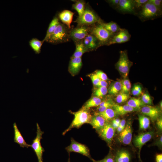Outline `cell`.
Segmentation results:
<instances>
[{
  "label": "cell",
  "instance_id": "cell-25",
  "mask_svg": "<svg viewBox=\"0 0 162 162\" xmlns=\"http://www.w3.org/2000/svg\"><path fill=\"white\" fill-rule=\"evenodd\" d=\"M100 24L106 29L114 34L118 32L122 29L116 22L112 21L108 23L102 22Z\"/></svg>",
  "mask_w": 162,
  "mask_h": 162
},
{
  "label": "cell",
  "instance_id": "cell-4",
  "mask_svg": "<svg viewBox=\"0 0 162 162\" xmlns=\"http://www.w3.org/2000/svg\"><path fill=\"white\" fill-rule=\"evenodd\" d=\"M98 40L101 46L108 45L114 35L106 29L100 23H97L91 26L90 33Z\"/></svg>",
  "mask_w": 162,
  "mask_h": 162
},
{
  "label": "cell",
  "instance_id": "cell-36",
  "mask_svg": "<svg viewBox=\"0 0 162 162\" xmlns=\"http://www.w3.org/2000/svg\"><path fill=\"white\" fill-rule=\"evenodd\" d=\"M118 33L120 35L123 43L126 42L129 40L130 35L127 30L122 29Z\"/></svg>",
  "mask_w": 162,
  "mask_h": 162
},
{
  "label": "cell",
  "instance_id": "cell-44",
  "mask_svg": "<svg viewBox=\"0 0 162 162\" xmlns=\"http://www.w3.org/2000/svg\"><path fill=\"white\" fill-rule=\"evenodd\" d=\"M157 8L160 12L161 13L162 8V1L161 0H149Z\"/></svg>",
  "mask_w": 162,
  "mask_h": 162
},
{
  "label": "cell",
  "instance_id": "cell-45",
  "mask_svg": "<svg viewBox=\"0 0 162 162\" xmlns=\"http://www.w3.org/2000/svg\"><path fill=\"white\" fill-rule=\"evenodd\" d=\"M156 124L158 129L160 131L162 130V118L160 116L156 120Z\"/></svg>",
  "mask_w": 162,
  "mask_h": 162
},
{
  "label": "cell",
  "instance_id": "cell-48",
  "mask_svg": "<svg viewBox=\"0 0 162 162\" xmlns=\"http://www.w3.org/2000/svg\"><path fill=\"white\" fill-rule=\"evenodd\" d=\"M119 0H110L107 1L112 6H118Z\"/></svg>",
  "mask_w": 162,
  "mask_h": 162
},
{
  "label": "cell",
  "instance_id": "cell-26",
  "mask_svg": "<svg viewBox=\"0 0 162 162\" xmlns=\"http://www.w3.org/2000/svg\"><path fill=\"white\" fill-rule=\"evenodd\" d=\"M86 3L84 0L76 1L72 5V9L75 10L78 13V17H80L83 14L85 10Z\"/></svg>",
  "mask_w": 162,
  "mask_h": 162
},
{
  "label": "cell",
  "instance_id": "cell-49",
  "mask_svg": "<svg viewBox=\"0 0 162 162\" xmlns=\"http://www.w3.org/2000/svg\"><path fill=\"white\" fill-rule=\"evenodd\" d=\"M156 162H162V154H157L156 155Z\"/></svg>",
  "mask_w": 162,
  "mask_h": 162
},
{
  "label": "cell",
  "instance_id": "cell-34",
  "mask_svg": "<svg viewBox=\"0 0 162 162\" xmlns=\"http://www.w3.org/2000/svg\"><path fill=\"white\" fill-rule=\"evenodd\" d=\"M129 97V94L121 92L117 95L115 100L117 103L122 104L126 101Z\"/></svg>",
  "mask_w": 162,
  "mask_h": 162
},
{
  "label": "cell",
  "instance_id": "cell-52",
  "mask_svg": "<svg viewBox=\"0 0 162 162\" xmlns=\"http://www.w3.org/2000/svg\"><path fill=\"white\" fill-rule=\"evenodd\" d=\"M124 129L120 127V126H119L116 130L117 133H120Z\"/></svg>",
  "mask_w": 162,
  "mask_h": 162
},
{
  "label": "cell",
  "instance_id": "cell-29",
  "mask_svg": "<svg viewBox=\"0 0 162 162\" xmlns=\"http://www.w3.org/2000/svg\"><path fill=\"white\" fill-rule=\"evenodd\" d=\"M75 43L76 45V49L71 57H81L84 53L87 52L82 40Z\"/></svg>",
  "mask_w": 162,
  "mask_h": 162
},
{
  "label": "cell",
  "instance_id": "cell-7",
  "mask_svg": "<svg viewBox=\"0 0 162 162\" xmlns=\"http://www.w3.org/2000/svg\"><path fill=\"white\" fill-rule=\"evenodd\" d=\"M90 26H77L70 29V39L75 43L82 40L90 33Z\"/></svg>",
  "mask_w": 162,
  "mask_h": 162
},
{
  "label": "cell",
  "instance_id": "cell-53",
  "mask_svg": "<svg viewBox=\"0 0 162 162\" xmlns=\"http://www.w3.org/2000/svg\"><path fill=\"white\" fill-rule=\"evenodd\" d=\"M160 109L162 110V101L160 102Z\"/></svg>",
  "mask_w": 162,
  "mask_h": 162
},
{
  "label": "cell",
  "instance_id": "cell-11",
  "mask_svg": "<svg viewBox=\"0 0 162 162\" xmlns=\"http://www.w3.org/2000/svg\"><path fill=\"white\" fill-rule=\"evenodd\" d=\"M115 131L111 123L106 122L104 126L97 132L101 139L111 148Z\"/></svg>",
  "mask_w": 162,
  "mask_h": 162
},
{
  "label": "cell",
  "instance_id": "cell-16",
  "mask_svg": "<svg viewBox=\"0 0 162 162\" xmlns=\"http://www.w3.org/2000/svg\"><path fill=\"white\" fill-rule=\"evenodd\" d=\"M74 13L68 10H64L59 13L58 17L62 23L71 29V24L72 22Z\"/></svg>",
  "mask_w": 162,
  "mask_h": 162
},
{
  "label": "cell",
  "instance_id": "cell-50",
  "mask_svg": "<svg viewBox=\"0 0 162 162\" xmlns=\"http://www.w3.org/2000/svg\"><path fill=\"white\" fill-rule=\"evenodd\" d=\"M126 124V122L124 119H122L121 120L119 126L123 128H124Z\"/></svg>",
  "mask_w": 162,
  "mask_h": 162
},
{
  "label": "cell",
  "instance_id": "cell-30",
  "mask_svg": "<svg viewBox=\"0 0 162 162\" xmlns=\"http://www.w3.org/2000/svg\"><path fill=\"white\" fill-rule=\"evenodd\" d=\"M102 100L100 98L94 96L88 100L83 106L82 108L89 109L91 108L94 107H98Z\"/></svg>",
  "mask_w": 162,
  "mask_h": 162
},
{
  "label": "cell",
  "instance_id": "cell-28",
  "mask_svg": "<svg viewBox=\"0 0 162 162\" xmlns=\"http://www.w3.org/2000/svg\"><path fill=\"white\" fill-rule=\"evenodd\" d=\"M126 105L138 110L146 105L141 99L134 97L130 98L128 101Z\"/></svg>",
  "mask_w": 162,
  "mask_h": 162
},
{
  "label": "cell",
  "instance_id": "cell-37",
  "mask_svg": "<svg viewBox=\"0 0 162 162\" xmlns=\"http://www.w3.org/2000/svg\"><path fill=\"white\" fill-rule=\"evenodd\" d=\"M93 162H115L114 154L110 151L108 154L103 159L96 160L93 159L92 160Z\"/></svg>",
  "mask_w": 162,
  "mask_h": 162
},
{
  "label": "cell",
  "instance_id": "cell-15",
  "mask_svg": "<svg viewBox=\"0 0 162 162\" xmlns=\"http://www.w3.org/2000/svg\"><path fill=\"white\" fill-rule=\"evenodd\" d=\"M117 8L123 13H135V7L134 0H119Z\"/></svg>",
  "mask_w": 162,
  "mask_h": 162
},
{
  "label": "cell",
  "instance_id": "cell-27",
  "mask_svg": "<svg viewBox=\"0 0 162 162\" xmlns=\"http://www.w3.org/2000/svg\"><path fill=\"white\" fill-rule=\"evenodd\" d=\"M138 116L140 129L145 130L149 128L150 123V118L143 115H139Z\"/></svg>",
  "mask_w": 162,
  "mask_h": 162
},
{
  "label": "cell",
  "instance_id": "cell-22",
  "mask_svg": "<svg viewBox=\"0 0 162 162\" xmlns=\"http://www.w3.org/2000/svg\"><path fill=\"white\" fill-rule=\"evenodd\" d=\"M59 22L58 16H55L53 18L49 25L46 35L43 40L44 42L48 41Z\"/></svg>",
  "mask_w": 162,
  "mask_h": 162
},
{
  "label": "cell",
  "instance_id": "cell-51",
  "mask_svg": "<svg viewBox=\"0 0 162 162\" xmlns=\"http://www.w3.org/2000/svg\"><path fill=\"white\" fill-rule=\"evenodd\" d=\"M121 120L118 118H114L113 119L112 122L115 123H116L118 125H119Z\"/></svg>",
  "mask_w": 162,
  "mask_h": 162
},
{
  "label": "cell",
  "instance_id": "cell-35",
  "mask_svg": "<svg viewBox=\"0 0 162 162\" xmlns=\"http://www.w3.org/2000/svg\"><path fill=\"white\" fill-rule=\"evenodd\" d=\"M108 91V89L106 87H99L95 90L94 94L95 96L100 98L105 95Z\"/></svg>",
  "mask_w": 162,
  "mask_h": 162
},
{
  "label": "cell",
  "instance_id": "cell-2",
  "mask_svg": "<svg viewBox=\"0 0 162 162\" xmlns=\"http://www.w3.org/2000/svg\"><path fill=\"white\" fill-rule=\"evenodd\" d=\"M74 22L77 23V26H90L97 23L103 22L88 3L86 4L83 14L80 17H77Z\"/></svg>",
  "mask_w": 162,
  "mask_h": 162
},
{
  "label": "cell",
  "instance_id": "cell-42",
  "mask_svg": "<svg viewBox=\"0 0 162 162\" xmlns=\"http://www.w3.org/2000/svg\"><path fill=\"white\" fill-rule=\"evenodd\" d=\"M89 76L93 84L97 86L100 80L98 77L95 74H90Z\"/></svg>",
  "mask_w": 162,
  "mask_h": 162
},
{
  "label": "cell",
  "instance_id": "cell-3",
  "mask_svg": "<svg viewBox=\"0 0 162 162\" xmlns=\"http://www.w3.org/2000/svg\"><path fill=\"white\" fill-rule=\"evenodd\" d=\"M70 29L60 22L47 42L53 44H57L69 41L70 39Z\"/></svg>",
  "mask_w": 162,
  "mask_h": 162
},
{
  "label": "cell",
  "instance_id": "cell-14",
  "mask_svg": "<svg viewBox=\"0 0 162 162\" xmlns=\"http://www.w3.org/2000/svg\"><path fill=\"white\" fill-rule=\"evenodd\" d=\"M82 41L87 52L95 50L101 46L97 39L90 33Z\"/></svg>",
  "mask_w": 162,
  "mask_h": 162
},
{
  "label": "cell",
  "instance_id": "cell-23",
  "mask_svg": "<svg viewBox=\"0 0 162 162\" xmlns=\"http://www.w3.org/2000/svg\"><path fill=\"white\" fill-rule=\"evenodd\" d=\"M94 114L99 115L102 117L106 122H109L114 118L117 115L112 108L107 109L104 111L101 112H96Z\"/></svg>",
  "mask_w": 162,
  "mask_h": 162
},
{
  "label": "cell",
  "instance_id": "cell-43",
  "mask_svg": "<svg viewBox=\"0 0 162 162\" xmlns=\"http://www.w3.org/2000/svg\"><path fill=\"white\" fill-rule=\"evenodd\" d=\"M147 0H134L135 8H139L148 2Z\"/></svg>",
  "mask_w": 162,
  "mask_h": 162
},
{
  "label": "cell",
  "instance_id": "cell-46",
  "mask_svg": "<svg viewBox=\"0 0 162 162\" xmlns=\"http://www.w3.org/2000/svg\"><path fill=\"white\" fill-rule=\"evenodd\" d=\"M154 145L157 146L161 148L162 145V136H160V137L155 141L153 144Z\"/></svg>",
  "mask_w": 162,
  "mask_h": 162
},
{
  "label": "cell",
  "instance_id": "cell-1",
  "mask_svg": "<svg viewBox=\"0 0 162 162\" xmlns=\"http://www.w3.org/2000/svg\"><path fill=\"white\" fill-rule=\"evenodd\" d=\"M89 110L82 108L76 112L71 111L70 112L74 115V118L69 127L63 132L62 135H64L73 128H79L85 124H90L92 116Z\"/></svg>",
  "mask_w": 162,
  "mask_h": 162
},
{
  "label": "cell",
  "instance_id": "cell-20",
  "mask_svg": "<svg viewBox=\"0 0 162 162\" xmlns=\"http://www.w3.org/2000/svg\"><path fill=\"white\" fill-rule=\"evenodd\" d=\"M105 120L100 116L94 114L92 116L90 124L97 132L102 129L106 123Z\"/></svg>",
  "mask_w": 162,
  "mask_h": 162
},
{
  "label": "cell",
  "instance_id": "cell-33",
  "mask_svg": "<svg viewBox=\"0 0 162 162\" xmlns=\"http://www.w3.org/2000/svg\"><path fill=\"white\" fill-rule=\"evenodd\" d=\"M122 83V89L121 92L129 94L131 88V84L130 80L126 78L121 81Z\"/></svg>",
  "mask_w": 162,
  "mask_h": 162
},
{
  "label": "cell",
  "instance_id": "cell-41",
  "mask_svg": "<svg viewBox=\"0 0 162 162\" xmlns=\"http://www.w3.org/2000/svg\"><path fill=\"white\" fill-rule=\"evenodd\" d=\"M95 74L100 80L106 81L108 80V77L101 70H96L95 71Z\"/></svg>",
  "mask_w": 162,
  "mask_h": 162
},
{
  "label": "cell",
  "instance_id": "cell-10",
  "mask_svg": "<svg viewBox=\"0 0 162 162\" xmlns=\"http://www.w3.org/2000/svg\"><path fill=\"white\" fill-rule=\"evenodd\" d=\"M154 132L153 131L141 133L135 136L133 140V142L135 146L138 148V156L139 160L141 162L140 153L143 146L149 141L154 136Z\"/></svg>",
  "mask_w": 162,
  "mask_h": 162
},
{
  "label": "cell",
  "instance_id": "cell-47",
  "mask_svg": "<svg viewBox=\"0 0 162 162\" xmlns=\"http://www.w3.org/2000/svg\"><path fill=\"white\" fill-rule=\"evenodd\" d=\"M108 86V83L106 81L103 80H100L97 86L98 87H107Z\"/></svg>",
  "mask_w": 162,
  "mask_h": 162
},
{
  "label": "cell",
  "instance_id": "cell-24",
  "mask_svg": "<svg viewBox=\"0 0 162 162\" xmlns=\"http://www.w3.org/2000/svg\"><path fill=\"white\" fill-rule=\"evenodd\" d=\"M43 43V40H40L36 38H32L29 42L31 47L36 53L38 54L40 52L41 48Z\"/></svg>",
  "mask_w": 162,
  "mask_h": 162
},
{
  "label": "cell",
  "instance_id": "cell-12",
  "mask_svg": "<svg viewBox=\"0 0 162 162\" xmlns=\"http://www.w3.org/2000/svg\"><path fill=\"white\" fill-rule=\"evenodd\" d=\"M132 124L131 121H128L124 129L119 133L118 140L121 143L129 145L131 144L133 132Z\"/></svg>",
  "mask_w": 162,
  "mask_h": 162
},
{
  "label": "cell",
  "instance_id": "cell-40",
  "mask_svg": "<svg viewBox=\"0 0 162 162\" xmlns=\"http://www.w3.org/2000/svg\"><path fill=\"white\" fill-rule=\"evenodd\" d=\"M123 43V42L121 38L120 35L118 33L116 35H114L112 38L107 45L115 44H120Z\"/></svg>",
  "mask_w": 162,
  "mask_h": 162
},
{
  "label": "cell",
  "instance_id": "cell-17",
  "mask_svg": "<svg viewBox=\"0 0 162 162\" xmlns=\"http://www.w3.org/2000/svg\"><path fill=\"white\" fill-rule=\"evenodd\" d=\"M114 155L115 162H131V154L126 150H118Z\"/></svg>",
  "mask_w": 162,
  "mask_h": 162
},
{
  "label": "cell",
  "instance_id": "cell-6",
  "mask_svg": "<svg viewBox=\"0 0 162 162\" xmlns=\"http://www.w3.org/2000/svg\"><path fill=\"white\" fill-rule=\"evenodd\" d=\"M36 136L33 140L31 147L32 148L37 157L38 162H43V155L45 150L41 145L40 141L42 139V136L44 132L41 130L38 123H36Z\"/></svg>",
  "mask_w": 162,
  "mask_h": 162
},
{
  "label": "cell",
  "instance_id": "cell-8",
  "mask_svg": "<svg viewBox=\"0 0 162 162\" xmlns=\"http://www.w3.org/2000/svg\"><path fill=\"white\" fill-rule=\"evenodd\" d=\"M65 149L69 154L71 152H76L87 157L91 160L93 159L88 148L85 145L76 141L73 138H71L70 144Z\"/></svg>",
  "mask_w": 162,
  "mask_h": 162
},
{
  "label": "cell",
  "instance_id": "cell-5",
  "mask_svg": "<svg viewBox=\"0 0 162 162\" xmlns=\"http://www.w3.org/2000/svg\"><path fill=\"white\" fill-rule=\"evenodd\" d=\"M132 65V62L128 58L127 51H121L119 59L116 64L115 66L124 78L127 77Z\"/></svg>",
  "mask_w": 162,
  "mask_h": 162
},
{
  "label": "cell",
  "instance_id": "cell-13",
  "mask_svg": "<svg viewBox=\"0 0 162 162\" xmlns=\"http://www.w3.org/2000/svg\"><path fill=\"white\" fill-rule=\"evenodd\" d=\"M140 111L142 115L148 117L153 122L160 116L161 109L159 107L146 105L142 107Z\"/></svg>",
  "mask_w": 162,
  "mask_h": 162
},
{
  "label": "cell",
  "instance_id": "cell-54",
  "mask_svg": "<svg viewBox=\"0 0 162 162\" xmlns=\"http://www.w3.org/2000/svg\"><path fill=\"white\" fill-rule=\"evenodd\" d=\"M68 162H70V158H69Z\"/></svg>",
  "mask_w": 162,
  "mask_h": 162
},
{
  "label": "cell",
  "instance_id": "cell-38",
  "mask_svg": "<svg viewBox=\"0 0 162 162\" xmlns=\"http://www.w3.org/2000/svg\"><path fill=\"white\" fill-rule=\"evenodd\" d=\"M132 94L134 96H138L142 93L141 86L139 84H134L131 90Z\"/></svg>",
  "mask_w": 162,
  "mask_h": 162
},
{
  "label": "cell",
  "instance_id": "cell-19",
  "mask_svg": "<svg viewBox=\"0 0 162 162\" xmlns=\"http://www.w3.org/2000/svg\"><path fill=\"white\" fill-rule=\"evenodd\" d=\"M14 131V142L19 144L21 147L28 148L31 147V145L27 143L25 140L20 132L18 128L16 123L13 124Z\"/></svg>",
  "mask_w": 162,
  "mask_h": 162
},
{
  "label": "cell",
  "instance_id": "cell-18",
  "mask_svg": "<svg viewBox=\"0 0 162 162\" xmlns=\"http://www.w3.org/2000/svg\"><path fill=\"white\" fill-rule=\"evenodd\" d=\"M82 65L81 57H71L69 65V70L73 75L80 71Z\"/></svg>",
  "mask_w": 162,
  "mask_h": 162
},
{
  "label": "cell",
  "instance_id": "cell-9",
  "mask_svg": "<svg viewBox=\"0 0 162 162\" xmlns=\"http://www.w3.org/2000/svg\"><path fill=\"white\" fill-rule=\"evenodd\" d=\"M160 13L154 5L148 0L142 7L139 16L143 20L149 19L156 17Z\"/></svg>",
  "mask_w": 162,
  "mask_h": 162
},
{
  "label": "cell",
  "instance_id": "cell-31",
  "mask_svg": "<svg viewBox=\"0 0 162 162\" xmlns=\"http://www.w3.org/2000/svg\"><path fill=\"white\" fill-rule=\"evenodd\" d=\"M122 83L121 81H116L112 84L108 90V93L112 95H117L121 91Z\"/></svg>",
  "mask_w": 162,
  "mask_h": 162
},
{
  "label": "cell",
  "instance_id": "cell-21",
  "mask_svg": "<svg viewBox=\"0 0 162 162\" xmlns=\"http://www.w3.org/2000/svg\"><path fill=\"white\" fill-rule=\"evenodd\" d=\"M112 108L117 115L121 116L125 115L128 113L138 110L127 105H121L115 104Z\"/></svg>",
  "mask_w": 162,
  "mask_h": 162
},
{
  "label": "cell",
  "instance_id": "cell-32",
  "mask_svg": "<svg viewBox=\"0 0 162 162\" xmlns=\"http://www.w3.org/2000/svg\"><path fill=\"white\" fill-rule=\"evenodd\" d=\"M115 103L111 100H108L102 101L97 108V112H102L107 109L112 108Z\"/></svg>",
  "mask_w": 162,
  "mask_h": 162
},
{
  "label": "cell",
  "instance_id": "cell-39",
  "mask_svg": "<svg viewBox=\"0 0 162 162\" xmlns=\"http://www.w3.org/2000/svg\"><path fill=\"white\" fill-rule=\"evenodd\" d=\"M141 100L146 105H150L152 104V100L150 95L147 93L143 94L142 96Z\"/></svg>",
  "mask_w": 162,
  "mask_h": 162
}]
</instances>
